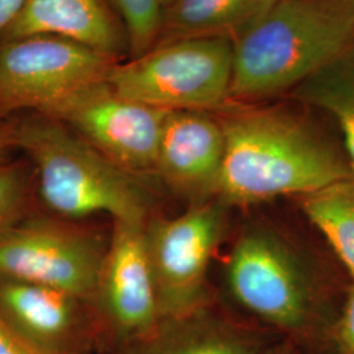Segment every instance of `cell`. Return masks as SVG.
Masks as SVG:
<instances>
[{"instance_id": "cell-1", "label": "cell", "mask_w": 354, "mask_h": 354, "mask_svg": "<svg viewBox=\"0 0 354 354\" xmlns=\"http://www.w3.org/2000/svg\"><path fill=\"white\" fill-rule=\"evenodd\" d=\"M221 122L226 152L218 200L228 207L301 198L353 177L348 160L295 114L245 108Z\"/></svg>"}, {"instance_id": "cell-2", "label": "cell", "mask_w": 354, "mask_h": 354, "mask_svg": "<svg viewBox=\"0 0 354 354\" xmlns=\"http://www.w3.org/2000/svg\"><path fill=\"white\" fill-rule=\"evenodd\" d=\"M354 41V0H279L234 39L231 102L290 92Z\"/></svg>"}, {"instance_id": "cell-3", "label": "cell", "mask_w": 354, "mask_h": 354, "mask_svg": "<svg viewBox=\"0 0 354 354\" xmlns=\"http://www.w3.org/2000/svg\"><path fill=\"white\" fill-rule=\"evenodd\" d=\"M37 172L38 194L53 214L74 221L108 214L113 221L146 222L151 196L143 177L104 156L64 124L39 114L8 134Z\"/></svg>"}, {"instance_id": "cell-4", "label": "cell", "mask_w": 354, "mask_h": 354, "mask_svg": "<svg viewBox=\"0 0 354 354\" xmlns=\"http://www.w3.org/2000/svg\"><path fill=\"white\" fill-rule=\"evenodd\" d=\"M232 68V38H180L114 64L106 83L121 96L152 108L212 112L231 102Z\"/></svg>"}, {"instance_id": "cell-5", "label": "cell", "mask_w": 354, "mask_h": 354, "mask_svg": "<svg viewBox=\"0 0 354 354\" xmlns=\"http://www.w3.org/2000/svg\"><path fill=\"white\" fill-rule=\"evenodd\" d=\"M225 276L234 301L260 320L289 333L311 324L317 307L313 273L274 230L259 225L241 231Z\"/></svg>"}, {"instance_id": "cell-6", "label": "cell", "mask_w": 354, "mask_h": 354, "mask_svg": "<svg viewBox=\"0 0 354 354\" xmlns=\"http://www.w3.org/2000/svg\"><path fill=\"white\" fill-rule=\"evenodd\" d=\"M227 205L218 198L190 203L174 218H149L146 251L160 319L207 307V272L227 231Z\"/></svg>"}, {"instance_id": "cell-7", "label": "cell", "mask_w": 354, "mask_h": 354, "mask_svg": "<svg viewBox=\"0 0 354 354\" xmlns=\"http://www.w3.org/2000/svg\"><path fill=\"white\" fill-rule=\"evenodd\" d=\"M106 247L68 219H20L0 235V279L66 291L91 304Z\"/></svg>"}, {"instance_id": "cell-8", "label": "cell", "mask_w": 354, "mask_h": 354, "mask_svg": "<svg viewBox=\"0 0 354 354\" xmlns=\"http://www.w3.org/2000/svg\"><path fill=\"white\" fill-rule=\"evenodd\" d=\"M168 111L117 93L106 80L77 89L42 113L64 124L131 174L155 176Z\"/></svg>"}, {"instance_id": "cell-9", "label": "cell", "mask_w": 354, "mask_h": 354, "mask_svg": "<svg viewBox=\"0 0 354 354\" xmlns=\"http://www.w3.org/2000/svg\"><path fill=\"white\" fill-rule=\"evenodd\" d=\"M112 58L64 38L32 36L0 48V111L42 113L77 89L106 80Z\"/></svg>"}, {"instance_id": "cell-10", "label": "cell", "mask_w": 354, "mask_h": 354, "mask_svg": "<svg viewBox=\"0 0 354 354\" xmlns=\"http://www.w3.org/2000/svg\"><path fill=\"white\" fill-rule=\"evenodd\" d=\"M146 222L113 221L91 304L99 335L106 333L118 349L147 336L160 322L146 251Z\"/></svg>"}, {"instance_id": "cell-11", "label": "cell", "mask_w": 354, "mask_h": 354, "mask_svg": "<svg viewBox=\"0 0 354 354\" xmlns=\"http://www.w3.org/2000/svg\"><path fill=\"white\" fill-rule=\"evenodd\" d=\"M0 310L44 354H89L100 336L91 304L66 291L0 279Z\"/></svg>"}, {"instance_id": "cell-12", "label": "cell", "mask_w": 354, "mask_h": 354, "mask_svg": "<svg viewBox=\"0 0 354 354\" xmlns=\"http://www.w3.org/2000/svg\"><path fill=\"white\" fill-rule=\"evenodd\" d=\"M226 152L222 122L206 111L165 117L155 176L192 203L218 198Z\"/></svg>"}, {"instance_id": "cell-13", "label": "cell", "mask_w": 354, "mask_h": 354, "mask_svg": "<svg viewBox=\"0 0 354 354\" xmlns=\"http://www.w3.org/2000/svg\"><path fill=\"white\" fill-rule=\"evenodd\" d=\"M32 36L64 38L114 61L127 45L106 0H26L3 39Z\"/></svg>"}, {"instance_id": "cell-14", "label": "cell", "mask_w": 354, "mask_h": 354, "mask_svg": "<svg viewBox=\"0 0 354 354\" xmlns=\"http://www.w3.org/2000/svg\"><path fill=\"white\" fill-rule=\"evenodd\" d=\"M259 342L210 311L160 319L147 336L118 349V354H261Z\"/></svg>"}, {"instance_id": "cell-15", "label": "cell", "mask_w": 354, "mask_h": 354, "mask_svg": "<svg viewBox=\"0 0 354 354\" xmlns=\"http://www.w3.org/2000/svg\"><path fill=\"white\" fill-rule=\"evenodd\" d=\"M279 0H176L167 7L158 44L180 38L235 39ZM156 44V45H158Z\"/></svg>"}, {"instance_id": "cell-16", "label": "cell", "mask_w": 354, "mask_h": 354, "mask_svg": "<svg viewBox=\"0 0 354 354\" xmlns=\"http://www.w3.org/2000/svg\"><path fill=\"white\" fill-rule=\"evenodd\" d=\"M290 93L297 102L317 108L336 121L354 177V41Z\"/></svg>"}, {"instance_id": "cell-17", "label": "cell", "mask_w": 354, "mask_h": 354, "mask_svg": "<svg viewBox=\"0 0 354 354\" xmlns=\"http://www.w3.org/2000/svg\"><path fill=\"white\" fill-rule=\"evenodd\" d=\"M304 215L328 241L354 281V177L301 197Z\"/></svg>"}, {"instance_id": "cell-18", "label": "cell", "mask_w": 354, "mask_h": 354, "mask_svg": "<svg viewBox=\"0 0 354 354\" xmlns=\"http://www.w3.org/2000/svg\"><path fill=\"white\" fill-rule=\"evenodd\" d=\"M121 19L131 58L152 49L160 37L165 7L162 0H106Z\"/></svg>"}, {"instance_id": "cell-19", "label": "cell", "mask_w": 354, "mask_h": 354, "mask_svg": "<svg viewBox=\"0 0 354 354\" xmlns=\"http://www.w3.org/2000/svg\"><path fill=\"white\" fill-rule=\"evenodd\" d=\"M26 196L24 171L17 165L0 163V235L23 219Z\"/></svg>"}, {"instance_id": "cell-20", "label": "cell", "mask_w": 354, "mask_h": 354, "mask_svg": "<svg viewBox=\"0 0 354 354\" xmlns=\"http://www.w3.org/2000/svg\"><path fill=\"white\" fill-rule=\"evenodd\" d=\"M333 337L337 354H354V283L336 323Z\"/></svg>"}, {"instance_id": "cell-21", "label": "cell", "mask_w": 354, "mask_h": 354, "mask_svg": "<svg viewBox=\"0 0 354 354\" xmlns=\"http://www.w3.org/2000/svg\"><path fill=\"white\" fill-rule=\"evenodd\" d=\"M0 354H44L15 328L0 310Z\"/></svg>"}, {"instance_id": "cell-22", "label": "cell", "mask_w": 354, "mask_h": 354, "mask_svg": "<svg viewBox=\"0 0 354 354\" xmlns=\"http://www.w3.org/2000/svg\"><path fill=\"white\" fill-rule=\"evenodd\" d=\"M26 3V0H0V36L16 20Z\"/></svg>"}, {"instance_id": "cell-23", "label": "cell", "mask_w": 354, "mask_h": 354, "mask_svg": "<svg viewBox=\"0 0 354 354\" xmlns=\"http://www.w3.org/2000/svg\"><path fill=\"white\" fill-rule=\"evenodd\" d=\"M261 354H295L294 353V351L290 349V348H288V346H285V345H282V346H276V348H272V349H268V351H264Z\"/></svg>"}, {"instance_id": "cell-24", "label": "cell", "mask_w": 354, "mask_h": 354, "mask_svg": "<svg viewBox=\"0 0 354 354\" xmlns=\"http://www.w3.org/2000/svg\"><path fill=\"white\" fill-rule=\"evenodd\" d=\"M8 143H10L8 136H4V134L0 131V160H1V156H3L4 150H6V147H7Z\"/></svg>"}, {"instance_id": "cell-25", "label": "cell", "mask_w": 354, "mask_h": 354, "mask_svg": "<svg viewBox=\"0 0 354 354\" xmlns=\"http://www.w3.org/2000/svg\"><path fill=\"white\" fill-rule=\"evenodd\" d=\"M175 1H176V0H162V4H163V7H165V10L167 7H169L171 4H174Z\"/></svg>"}]
</instances>
